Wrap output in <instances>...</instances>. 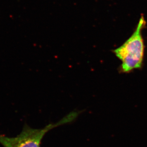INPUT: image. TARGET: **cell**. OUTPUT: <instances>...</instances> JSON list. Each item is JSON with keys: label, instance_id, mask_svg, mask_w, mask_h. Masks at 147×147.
Returning a JSON list of instances; mask_svg holds the SVG:
<instances>
[{"label": "cell", "instance_id": "cell-1", "mask_svg": "<svg viewBox=\"0 0 147 147\" xmlns=\"http://www.w3.org/2000/svg\"><path fill=\"white\" fill-rule=\"evenodd\" d=\"M146 21L142 14L134 32L121 46L113 50L116 57L121 61L119 70L123 73H129L142 68L144 57V41L142 31L146 27Z\"/></svg>", "mask_w": 147, "mask_h": 147}, {"label": "cell", "instance_id": "cell-2", "mask_svg": "<svg viewBox=\"0 0 147 147\" xmlns=\"http://www.w3.org/2000/svg\"><path fill=\"white\" fill-rule=\"evenodd\" d=\"M78 112L74 111L55 124H50L42 129H33L26 125L20 134L15 137H8L0 134V144L4 147H40L45 134L55 127L70 123L76 119Z\"/></svg>", "mask_w": 147, "mask_h": 147}]
</instances>
